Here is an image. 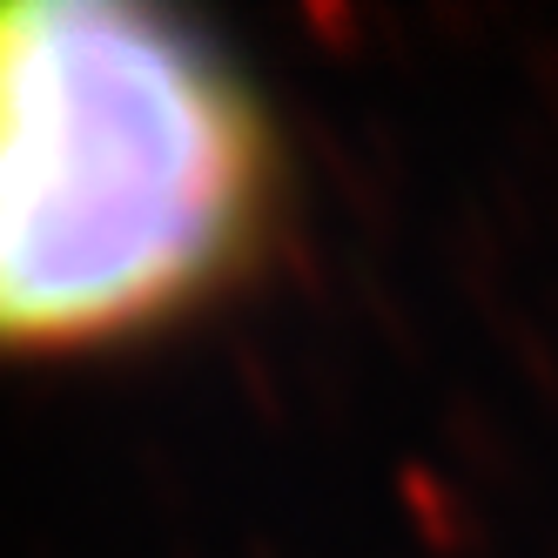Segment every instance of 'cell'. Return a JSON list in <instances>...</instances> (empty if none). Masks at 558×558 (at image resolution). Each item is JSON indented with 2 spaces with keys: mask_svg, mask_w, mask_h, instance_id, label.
Returning <instances> with one entry per match:
<instances>
[{
  "mask_svg": "<svg viewBox=\"0 0 558 558\" xmlns=\"http://www.w3.org/2000/svg\"><path fill=\"white\" fill-rule=\"evenodd\" d=\"M276 122L222 41L142 0H0V364L209 316L263 263Z\"/></svg>",
  "mask_w": 558,
  "mask_h": 558,
  "instance_id": "cell-1",
  "label": "cell"
}]
</instances>
